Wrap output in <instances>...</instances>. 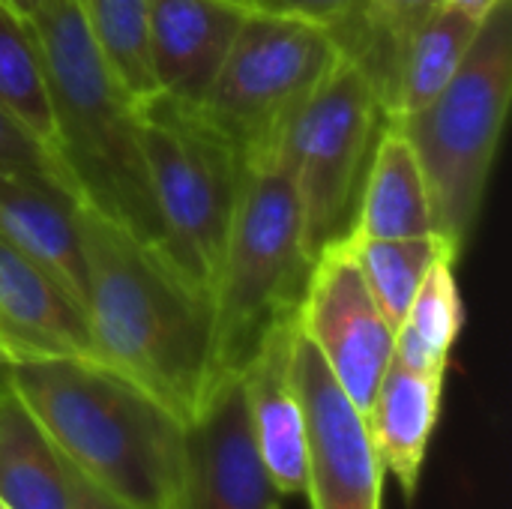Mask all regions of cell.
<instances>
[{"instance_id":"5","label":"cell","mask_w":512,"mask_h":509,"mask_svg":"<svg viewBox=\"0 0 512 509\" xmlns=\"http://www.w3.org/2000/svg\"><path fill=\"white\" fill-rule=\"evenodd\" d=\"M512 102V0L492 9L450 78L417 114L393 123L426 177L435 234L465 252L492 180Z\"/></svg>"},{"instance_id":"27","label":"cell","mask_w":512,"mask_h":509,"mask_svg":"<svg viewBox=\"0 0 512 509\" xmlns=\"http://www.w3.org/2000/svg\"><path fill=\"white\" fill-rule=\"evenodd\" d=\"M66 465V462H63ZM66 483H69V509H129L117 504L114 498L102 495L99 489H93L78 471H72L66 465Z\"/></svg>"},{"instance_id":"23","label":"cell","mask_w":512,"mask_h":509,"mask_svg":"<svg viewBox=\"0 0 512 509\" xmlns=\"http://www.w3.org/2000/svg\"><path fill=\"white\" fill-rule=\"evenodd\" d=\"M0 105L54 150L57 132L39 48L30 27L0 6ZM57 153V150H54Z\"/></svg>"},{"instance_id":"14","label":"cell","mask_w":512,"mask_h":509,"mask_svg":"<svg viewBox=\"0 0 512 509\" xmlns=\"http://www.w3.org/2000/svg\"><path fill=\"white\" fill-rule=\"evenodd\" d=\"M294 333L297 321L273 333L240 378L252 438L276 495L306 489V417L291 366Z\"/></svg>"},{"instance_id":"17","label":"cell","mask_w":512,"mask_h":509,"mask_svg":"<svg viewBox=\"0 0 512 509\" xmlns=\"http://www.w3.org/2000/svg\"><path fill=\"white\" fill-rule=\"evenodd\" d=\"M435 234L423 168L405 132L387 120L345 243Z\"/></svg>"},{"instance_id":"30","label":"cell","mask_w":512,"mask_h":509,"mask_svg":"<svg viewBox=\"0 0 512 509\" xmlns=\"http://www.w3.org/2000/svg\"><path fill=\"white\" fill-rule=\"evenodd\" d=\"M9 369V360H6V354L0 351V372H6Z\"/></svg>"},{"instance_id":"29","label":"cell","mask_w":512,"mask_h":509,"mask_svg":"<svg viewBox=\"0 0 512 509\" xmlns=\"http://www.w3.org/2000/svg\"><path fill=\"white\" fill-rule=\"evenodd\" d=\"M45 0H0V6L3 9H9L15 18H21L24 24H30V18L39 12V6H42Z\"/></svg>"},{"instance_id":"21","label":"cell","mask_w":512,"mask_h":509,"mask_svg":"<svg viewBox=\"0 0 512 509\" xmlns=\"http://www.w3.org/2000/svg\"><path fill=\"white\" fill-rule=\"evenodd\" d=\"M84 30L108 72L135 105L153 99L150 66V0H75Z\"/></svg>"},{"instance_id":"4","label":"cell","mask_w":512,"mask_h":509,"mask_svg":"<svg viewBox=\"0 0 512 509\" xmlns=\"http://www.w3.org/2000/svg\"><path fill=\"white\" fill-rule=\"evenodd\" d=\"M315 261L303 246L294 189L270 162H249L210 291V396L240 381L273 333L297 321ZM207 396V402H210Z\"/></svg>"},{"instance_id":"10","label":"cell","mask_w":512,"mask_h":509,"mask_svg":"<svg viewBox=\"0 0 512 509\" xmlns=\"http://www.w3.org/2000/svg\"><path fill=\"white\" fill-rule=\"evenodd\" d=\"M297 330L315 345L357 411L366 414L393 360V327L381 315L345 243L315 261L297 312Z\"/></svg>"},{"instance_id":"26","label":"cell","mask_w":512,"mask_h":509,"mask_svg":"<svg viewBox=\"0 0 512 509\" xmlns=\"http://www.w3.org/2000/svg\"><path fill=\"white\" fill-rule=\"evenodd\" d=\"M0 177H27L51 183L75 198L72 180L60 162V156L39 141L15 114L0 105ZM78 201V198H75Z\"/></svg>"},{"instance_id":"3","label":"cell","mask_w":512,"mask_h":509,"mask_svg":"<svg viewBox=\"0 0 512 509\" xmlns=\"http://www.w3.org/2000/svg\"><path fill=\"white\" fill-rule=\"evenodd\" d=\"M27 27L48 81L54 150L78 204L165 258L138 138V108L93 48L75 0H45Z\"/></svg>"},{"instance_id":"24","label":"cell","mask_w":512,"mask_h":509,"mask_svg":"<svg viewBox=\"0 0 512 509\" xmlns=\"http://www.w3.org/2000/svg\"><path fill=\"white\" fill-rule=\"evenodd\" d=\"M441 6L444 0H372L369 42L360 51V57H354V63L369 75L381 102H384V90H387L399 45Z\"/></svg>"},{"instance_id":"33","label":"cell","mask_w":512,"mask_h":509,"mask_svg":"<svg viewBox=\"0 0 512 509\" xmlns=\"http://www.w3.org/2000/svg\"><path fill=\"white\" fill-rule=\"evenodd\" d=\"M0 509H9V507H6V504H3V501H0Z\"/></svg>"},{"instance_id":"9","label":"cell","mask_w":512,"mask_h":509,"mask_svg":"<svg viewBox=\"0 0 512 509\" xmlns=\"http://www.w3.org/2000/svg\"><path fill=\"white\" fill-rule=\"evenodd\" d=\"M291 366L306 417L303 495L309 509H381L384 471L366 420L300 330L294 333Z\"/></svg>"},{"instance_id":"6","label":"cell","mask_w":512,"mask_h":509,"mask_svg":"<svg viewBox=\"0 0 512 509\" xmlns=\"http://www.w3.org/2000/svg\"><path fill=\"white\" fill-rule=\"evenodd\" d=\"M135 108L165 258L210 294L240 201L246 159L201 105L156 93Z\"/></svg>"},{"instance_id":"31","label":"cell","mask_w":512,"mask_h":509,"mask_svg":"<svg viewBox=\"0 0 512 509\" xmlns=\"http://www.w3.org/2000/svg\"><path fill=\"white\" fill-rule=\"evenodd\" d=\"M231 3H237V6H243V9H249V6H252V0H231Z\"/></svg>"},{"instance_id":"8","label":"cell","mask_w":512,"mask_h":509,"mask_svg":"<svg viewBox=\"0 0 512 509\" xmlns=\"http://www.w3.org/2000/svg\"><path fill=\"white\" fill-rule=\"evenodd\" d=\"M339 60L342 51L324 30L249 12L201 108L234 141L246 165L270 162Z\"/></svg>"},{"instance_id":"18","label":"cell","mask_w":512,"mask_h":509,"mask_svg":"<svg viewBox=\"0 0 512 509\" xmlns=\"http://www.w3.org/2000/svg\"><path fill=\"white\" fill-rule=\"evenodd\" d=\"M480 21L441 6L429 15L396 51V63L384 90V111L390 123H399L426 108L462 66Z\"/></svg>"},{"instance_id":"2","label":"cell","mask_w":512,"mask_h":509,"mask_svg":"<svg viewBox=\"0 0 512 509\" xmlns=\"http://www.w3.org/2000/svg\"><path fill=\"white\" fill-rule=\"evenodd\" d=\"M6 381L63 462L129 509H186V426L93 360L9 366Z\"/></svg>"},{"instance_id":"1","label":"cell","mask_w":512,"mask_h":509,"mask_svg":"<svg viewBox=\"0 0 512 509\" xmlns=\"http://www.w3.org/2000/svg\"><path fill=\"white\" fill-rule=\"evenodd\" d=\"M78 231L96 360L189 429L210 396V294L84 204H78Z\"/></svg>"},{"instance_id":"25","label":"cell","mask_w":512,"mask_h":509,"mask_svg":"<svg viewBox=\"0 0 512 509\" xmlns=\"http://www.w3.org/2000/svg\"><path fill=\"white\" fill-rule=\"evenodd\" d=\"M369 9L372 0H252L249 12L294 18L324 30L342 51L354 60L369 42Z\"/></svg>"},{"instance_id":"20","label":"cell","mask_w":512,"mask_h":509,"mask_svg":"<svg viewBox=\"0 0 512 509\" xmlns=\"http://www.w3.org/2000/svg\"><path fill=\"white\" fill-rule=\"evenodd\" d=\"M459 255L444 252L417 288L405 318L393 330V360L417 372H447L450 351L462 333L465 309L456 282Z\"/></svg>"},{"instance_id":"11","label":"cell","mask_w":512,"mask_h":509,"mask_svg":"<svg viewBox=\"0 0 512 509\" xmlns=\"http://www.w3.org/2000/svg\"><path fill=\"white\" fill-rule=\"evenodd\" d=\"M189 492L186 509H270L279 495L258 456L243 381L210 396L186 429Z\"/></svg>"},{"instance_id":"15","label":"cell","mask_w":512,"mask_h":509,"mask_svg":"<svg viewBox=\"0 0 512 509\" xmlns=\"http://www.w3.org/2000/svg\"><path fill=\"white\" fill-rule=\"evenodd\" d=\"M0 240L39 264L81 306L87 270L78 231V201L42 180L0 177Z\"/></svg>"},{"instance_id":"12","label":"cell","mask_w":512,"mask_h":509,"mask_svg":"<svg viewBox=\"0 0 512 509\" xmlns=\"http://www.w3.org/2000/svg\"><path fill=\"white\" fill-rule=\"evenodd\" d=\"M0 351L9 366L96 360L84 306L39 264L0 240Z\"/></svg>"},{"instance_id":"32","label":"cell","mask_w":512,"mask_h":509,"mask_svg":"<svg viewBox=\"0 0 512 509\" xmlns=\"http://www.w3.org/2000/svg\"><path fill=\"white\" fill-rule=\"evenodd\" d=\"M270 509H282V507H279V501H276V504H273V507H270Z\"/></svg>"},{"instance_id":"13","label":"cell","mask_w":512,"mask_h":509,"mask_svg":"<svg viewBox=\"0 0 512 509\" xmlns=\"http://www.w3.org/2000/svg\"><path fill=\"white\" fill-rule=\"evenodd\" d=\"M249 9L231 0H150V66L156 90L201 105Z\"/></svg>"},{"instance_id":"16","label":"cell","mask_w":512,"mask_h":509,"mask_svg":"<svg viewBox=\"0 0 512 509\" xmlns=\"http://www.w3.org/2000/svg\"><path fill=\"white\" fill-rule=\"evenodd\" d=\"M441 393L444 375L417 372L390 360L363 414L381 471L399 483L405 498L417 495L429 441L438 426Z\"/></svg>"},{"instance_id":"19","label":"cell","mask_w":512,"mask_h":509,"mask_svg":"<svg viewBox=\"0 0 512 509\" xmlns=\"http://www.w3.org/2000/svg\"><path fill=\"white\" fill-rule=\"evenodd\" d=\"M0 501L9 509H69L63 456L6 375L0 378Z\"/></svg>"},{"instance_id":"28","label":"cell","mask_w":512,"mask_h":509,"mask_svg":"<svg viewBox=\"0 0 512 509\" xmlns=\"http://www.w3.org/2000/svg\"><path fill=\"white\" fill-rule=\"evenodd\" d=\"M504 0H444V6H450V9H459V12H465V15H471V18H477V21H483L492 9H498Z\"/></svg>"},{"instance_id":"22","label":"cell","mask_w":512,"mask_h":509,"mask_svg":"<svg viewBox=\"0 0 512 509\" xmlns=\"http://www.w3.org/2000/svg\"><path fill=\"white\" fill-rule=\"evenodd\" d=\"M366 279L369 294L375 297L381 315L387 318V324L396 330L399 321L405 318L417 288L423 285L426 273L432 270V264L444 255L456 249H450L438 234H426V237H399V240H357V243H345Z\"/></svg>"},{"instance_id":"7","label":"cell","mask_w":512,"mask_h":509,"mask_svg":"<svg viewBox=\"0 0 512 509\" xmlns=\"http://www.w3.org/2000/svg\"><path fill=\"white\" fill-rule=\"evenodd\" d=\"M384 126L387 111L375 84L348 57L288 126L276 162L294 189L312 261L348 240Z\"/></svg>"}]
</instances>
